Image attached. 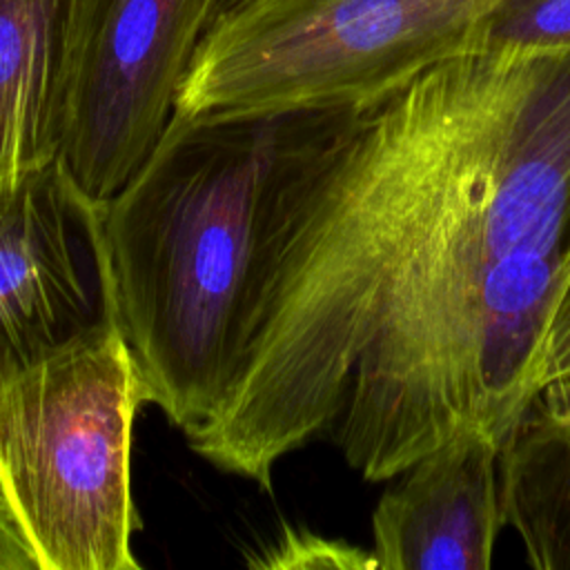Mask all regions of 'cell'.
I'll return each instance as SVG.
<instances>
[{
  "instance_id": "13",
  "label": "cell",
  "mask_w": 570,
  "mask_h": 570,
  "mask_svg": "<svg viewBox=\"0 0 570 570\" xmlns=\"http://www.w3.org/2000/svg\"><path fill=\"white\" fill-rule=\"evenodd\" d=\"M0 570H36L31 552L0 501Z\"/></svg>"
},
{
  "instance_id": "9",
  "label": "cell",
  "mask_w": 570,
  "mask_h": 570,
  "mask_svg": "<svg viewBox=\"0 0 570 570\" xmlns=\"http://www.w3.org/2000/svg\"><path fill=\"white\" fill-rule=\"evenodd\" d=\"M505 525L539 570H570V407L537 399L501 452Z\"/></svg>"
},
{
  "instance_id": "6",
  "label": "cell",
  "mask_w": 570,
  "mask_h": 570,
  "mask_svg": "<svg viewBox=\"0 0 570 570\" xmlns=\"http://www.w3.org/2000/svg\"><path fill=\"white\" fill-rule=\"evenodd\" d=\"M116 321L102 205L56 158L0 180V383Z\"/></svg>"
},
{
  "instance_id": "5",
  "label": "cell",
  "mask_w": 570,
  "mask_h": 570,
  "mask_svg": "<svg viewBox=\"0 0 570 570\" xmlns=\"http://www.w3.org/2000/svg\"><path fill=\"white\" fill-rule=\"evenodd\" d=\"M209 0H65L58 160L105 205L169 127Z\"/></svg>"
},
{
  "instance_id": "10",
  "label": "cell",
  "mask_w": 570,
  "mask_h": 570,
  "mask_svg": "<svg viewBox=\"0 0 570 570\" xmlns=\"http://www.w3.org/2000/svg\"><path fill=\"white\" fill-rule=\"evenodd\" d=\"M472 47H570V0H508L481 22Z\"/></svg>"
},
{
  "instance_id": "3",
  "label": "cell",
  "mask_w": 570,
  "mask_h": 570,
  "mask_svg": "<svg viewBox=\"0 0 570 570\" xmlns=\"http://www.w3.org/2000/svg\"><path fill=\"white\" fill-rule=\"evenodd\" d=\"M131 352L102 323L0 383V501L36 570H138Z\"/></svg>"
},
{
  "instance_id": "1",
  "label": "cell",
  "mask_w": 570,
  "mask_h": 570,
  "mask_svg": "<svg viewBox=\"0 0 570 570\" xmlns=\"http://www.w3.org/2000/svg\"><path fill=\"white\" fill-rule=\"evenodd\" d=\"M568 243L570 47L425 67L296 187L189 448L265 490L321 434L367 481L465 432L503 452L543 390Z\"/></svg>"
},
{
  "instance_id": "4",
  "label": "cell",
  "mask_w": 570,
  "mask_h": 570,
  "mask_svg": "<svg viewBox=\"0 0 570 570\" xmlns=\"http://www.w3.org/2000/svg\"><path fill=\"white\" fill-rule=\"evenodd\" d=\"M508 0H245L203 36L178 116L363 107L472 49Z\"/></svg>"
},
{
  "instance_id": "12",
  "label": "cell",
  "mask_w": 570,
  "mask_h": 570,
  "mask_svg": "<svg viewBox=\"0 0 570 570\" xmlns=\"http://www.w3.org/2000/svg\"><path fill=\"white\" fill-rule=\"evenodd\" d=\"M548 385H570V243L557 274L543 338V390Z\"/></svg>"
},
{
  "instance_id": "11",
  "label": "cell",
  "mask_w": 570,
  "mask_h": 570,
  "mask_svg": "<svg viewBox=\"0 0 570 570\" xmlns=\"http://www.w3.org/2000/svg\"><path fill=\"white\" fill-rule=\"evenodd\" d=\"M263 568H379L372 550L350 546L341 539H327L305 530H285L263 559L252 561Z\"/></svg>"
},
{
  "instance_id": "8",
  "label": "cell",
  "mask_w": 570,
  "mask_h": 570,
  "mask_svg": "<svg viewBox=\"0 0 570 570\" xmlns=\"http://www.w3.org/2000/svg\"><path fill=\"white\" fill-rule=\"evenodd\" d=\"M65 0H0V180L58 158Z\"/></svg>"
},
{
  "instance_id": "7",
  "label": "cell",
  "mask_w": 570,
  "mask_h": 570,
  "mask_svg": "<svg viewBox=\"0 0 570 570\" xmlns=\"http://www.w3.org/2000/svg\"><path fill=\"white\" fill-rule=\"evenodd\" d=\"M372 512L381 570H488L505 525L501 448L465 432L396 474Z\"/></svg>"
},
{
  "instance_id": "14",
  "label": "cell",
  "mask_w": 570,
  "mask_h": 570,
  "mask_svg": "<svg viewBox=\"0 0 570 570\" xmlns=\"http://www.w3.org/2000/svg\"><path fill=\"white\" fill-rule=\"evenodd\" d=\"M240 2H245V0H209V4H207V29L216 20H220L225 13L236 9Z\"/></svg>"
},
{
  "instance_id": "2",
  "label": "cell",
  "mask_w": 570,
  "mask_h": 570,
  "mask_svg": "<svg viewBox=\"0 0 570 570\" xmlns=\"http://www.w3.org/2000/svg\"><path fill=\"white\" fill-rule=\"evenodd\" d=\"M358 107L178 116L102 205L116 325L145 403L185 434L216 410L296 187Z\"/></svg>"
}]
</instances>
